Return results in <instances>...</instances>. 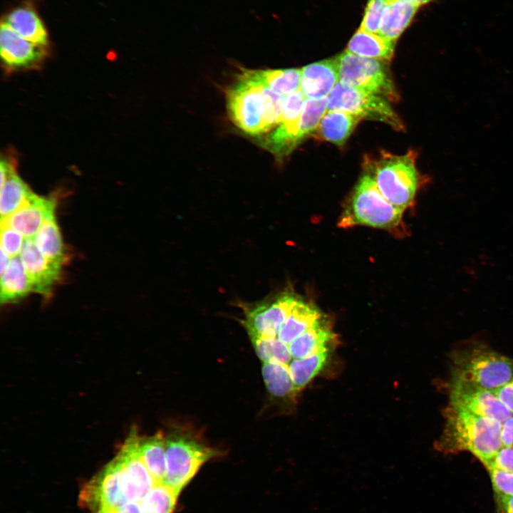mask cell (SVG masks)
I'll list each match as a JSON object with an SVG mask.
<instances>
[{"label": "cell", "mask_w": 513, "mask_h": 513, "mask_svg": "<svg viewBox=\"0 0 513 513\" xmlns=\"http://www.w3.org/2000/svg\"><path fill=\"white\" fill-rule=\"evenodd\" d=\"M33 192L16 174L14 167L4 182L1 185L0 213L1 219H6L21 208L33 195Z\"/></svg>", "instance_id": "cell-26"}, {"label": "cell", "mask_w": 513, "mask_h": 513, "mask_svg": "<svg viewBox=\"0 0 513 513\" xmlns=\"http://www.w3.org/2000/svg\"><path fill=\"white\" fill-rule=\"evenodd\" d=\"M19 257L31 283L33 291L48 295L58 280L61 264L46 259L32 239H26Z\"/></svg>", "instance_id": "cell-13"}, {"label": "cell", "mask_w": 513, "mask_h": 513, "mask_svg": "<svg viewBox=\"0 0 513 513\" xmlns=\"http://www.w3.org/2000/svg\"><path fill=\"white\" fill-rule=\"evenodd\" d=\"M120 465L116 457L81 490V504L93 513H113L128 502L121 488Z\"/></svg>", "instance_id": "cell-10"}, {"label": "cell", "mask_w": 513, "mask_h": 513, "mask_svg": "<svg viewBox=\"0 0 513 513\" xmlns=\"http://www.w3.org/2000/svg\"><path fill=\"white\" fill-rule=\"evenodd\" d=\"M328 111H343L362 119L379 121L402 130L404 125L388 100L378 95L351 88L338 82L327 96Z\"/></svg>", "instance_id": "cell-8"}, {"label": "cell", "mask_w": 513, "mask_h": 513, "mask_svg": "<svg viewBox=\"0 0 513 513\" xmlns=\"http://www.w3.org/2000/svg\"><path fill=\"white\" fill-rule=\"evenodd\" d=\"M139 439L136 428H132L115 456L120 468L121 488L127 502H140L157 484L140 457Z\"/></svg>", "instance_id": "cell-9"}, {"label": "cell", "mask_w": 513, "mask_h": 513, "mask_svg": "<svg viewBox=\"0 0 513 513\" xmlns=\"http://www.w3.org/2000/svg\"><path fill=\"white\" fill-rule=\"evenodd\" d=\"M24 243V236L21 233L1 221V250L12 259L20 254Z\"/></svg>", "instance_id": "cell-34"}, {"label": "cell", "mask_w": 513, "mask_h": 513, "mask_svg": "<svg viewBox=\"0 0 513 513\" xmlns=\"http://www.w3.org/2000/svg\"><path fill=\"white\" fill-rule=\"evenodd\" d=\"M338 81L337 58L326 59L301 68L300 90L306 98H326Z\"/></svg>", "instance_id": "cell-16"}, {"label": "cell", "mask_w": 513, "mask_h": 513, "mask_svg": "<svg viewBox=\"0 0 513 513\" xmlns=\"http://www.w3.org/2000/svg\"><path fill=\"white\" fill-rule=\"evenodd\" d=\"M259 79L269 88L283 95H289L301 87V69L254 70Z\"/></svg>", "instance_id": "cell-29"}, {"label": "cell", "mask_w": 513, "mask_h": 513, "mask_svg": "<svg viewBox=\"0 0 513 513\" xmlns=\"http://www.w3.org/2000/svg\"><path fill=\"white\" fill-rule=\"evenodd\" d=\"M445 423L437 444L448 452L468 451L487 468L503 447L502 424L449 404L445 410Z\"/></svg>", "instance_id": "cell-1"}, {"label": "cell", "mask_w": 513, "mask_h": 513, "mask_svg": "<svg viewBox=\"0 0 513 513\" xmlns=\"http://www.w3.org/2000/svg\"><path fill=\"white\" fill-rule=\"evenodd\" d=\"M449 393L450 405L501 424L512 415L492 390L475 383L451 378Z\"/></svg>", "instance_id": "cell-11"}, {"label": "cell", "mask_w": 513, "mask_h": 513, "mask_svg": "<svg viewBox=\"0 0 513 513\" xmlns=\"http://www.w3.org/2000/svg\"><path fill=\"white\" fill-rule=\"evenodd\" d=\"M501 513H513V496L497 494Z\"/></svg>", "instance_id": "cell-39"}, {"label": "cell", "mask_w": 513, "mask_h": 513, "mask_svg": "<svg viewBox=\"0 0 513 513\" xmlns=\"http://www.w3.org/2000/svg\"><path fill=\"white\" fill-rule=\"evenodd\" d=\"M261 373L266 388L274 399L291 398L296 393L287 365L279 362L264 363Z\"/></svg>", "instance_id": "cell-27"}, {"label": "cell", "mask_w": 513, "mask_h": 513, "mask_svg": "<svg viewBox=\"0 0 513 513\" xmlns=\"http://www.w3.org/2000/svg\"><path fill=\"white\" fill-rule=\"evenodd\" d=\"M56 202L51 197L35 193L17 211L8 218L1 219L21 233L26 239H32L43 221L55 213Z\"/></svg>", "instance_id": "cell-15"}, {"label": "cell", "mask_w": 513, "mask_h": 513, "mask_svg": "<svg viewBox=\"0 0 513 513\" xmlns=\"http://www.w3.org/2000/svg\"><path fill=\"white\" fill-rule=\"evenodd\" d=\"M412 1H414V2H415V3H417V4H419L420 6H421V5L428 4V3H429L430 1H432V0H412Z\"/></svg>", "instance_id": "cell-42"}, {"label": "cell", "mask_w": 513, "mask_h": 513, "mask_svg": "<svg viewBox=\"0 0 513 513\" xmlns=\"http://www.w3.org/2000/svg\"><path fill=\"white\" fill-rule=\"evenodd\" d=\"M487 469L496 494L513 496V473L494 466Z\"/></svg>", "instance_id": "cell-35"}, {"label": "cell", "mask_w": 513, "mask_h": 513, "mask_svg": "<svg viewBox=\"0 0 513 513\" xmlns=\"http://www.w3.org/2000/svg\"><path fill=\"white\" fill-rule=\"evenodd\" d=\"M33 242L48 260L61 265L66 261V251L55 213L50 214L43 221L33 237Z\"/></svg>", "instance_id": "cell-24"}, {"label": "cell", "mask_w": 513, "mask_h": 513, "mask_svg": "<svg viewBox=\"0 0 513 513\" xmlns=\"http://www.w3.org/2000/svg\"><path fill=\"white\" fill-rule=\"evenodd\" d=\"M452 378L475 383L489 390L513 380V358L484 343H472L450 355Z\"/></svg>", "instance_id": "cell-2"}, {"label": "cell", "mask_w": 513, "mask_h": 513, "mask_svg": "<svg viewBox=\"0 0 513 513\" xmlns=\"http://www.w3.org/2000/svg\"><path fill=\"white\" fill-rule=\"evenodd\" d=\"M333 337V334L329 326L320 319L314 326L288 345L292 359L306 358L328 348L327 346Z\"/></svg>", "instance_id": "cell-25"}, {"label": "cell", "mask_w": 513, "mask_h": 513, "mask_svg": "<svg viewBox=\"0 0 513 513\" xmlns=\"http://www.w3.org/2000/svg\"><path fill=\"white\" fill-rule=\"evenodd\" d=\"M395 41L358 28L348 43L346 51L373 59L390 61L394 54Z\"/></svg>", "instance_id": "cell-20"}, {"label": "cell", "mask_w": 513, "mask_h": 513, "mask_svg": "<svg viewBox=\"0 0 513 513\" xmlns=\"http://www.w3.org/2000/svg\"><path fill=\"white\" fill-rule=\"evenodd\" d=\"M420 6L412 0L389 1L378 34L395 41L410 24Z\"/></svg>", "instance_id": "cell-18"}, {"label": "cell", "mask_w": 513, "mask_h": 513, "mask_svg": "<svg viewBox=\"0 0 513 513\" xmlns=\"http://www.w3.org/2000/svg\"><path fill=\"white\" fill-rule=\"evenodd\" d=\"M490 466L513 473V447H502L489 467Z\"/></svg>", "instance_id": "cell-36"}, {"label": "cell", "mask_w": 513, "mask_h": 513, "mask_svg": "<svg viewBox=\"0 0 513 513\" xmlns=\"http://www.w3.org/2000/svg\"><path fill=\"white\" fill-rule=\"evenodd\" d=\"M362 118L343 111H328L321 118L315 131L316 136L323 140L341 146Z\"/></svg>", "instance_id": "cell-19"}, {"label": "cell", "mask_w": 513, "mask_h": 513, "mask_svg": "<svg viewBox=\"0 0 513 513\" xmlns=\"http://www.w3.org/2000/svg\"><path fill=\"white\" fill-rule=\"evenodd\" d=\"M0 52L1 60L10 68L32 66L42 61L46 47L28 41L4 24L0 30Z\"/></svg>", "instance_id": "cell-14"}, {"label": "cell", "mask_w": 513, "mask_h": 513, "mask_svg": "<svg viewBox=\"0 0 513 513\" xmlns=\"http://www.w3.org/2000/svg\"><path fill=\"white\" fill-rule=\"evenodd\" d=\"M11 258L7 255L3 250L1 249V275L4 272L7 268Z\"/></svg>", "instance_id": "cell-41"}, {"label": "cell", "mask_w": 513, "mask_h": 513, "mask_svg": "<svg viewBox=\"0 0 513 513\" xmlns=\"http://www.w3.org/2000/svg\"><path fill=\"white\" fill-rule=\"evenodd\" d=\"M327 105V97L306 99L299 117L301 140L315 133L321 118L326 113Z\"/></svg>", "instance_id": "cell-32"}, {"label": "cell", "mask_w": 513, "mask_h": 513, "mask_svg": "<svg viewBox=\"0 0 513 513\" xmlns=\"http://www.w3.org/2000/svg\"><path fill=\"white\" fill-rule=\"evenodd\" d=\"M31 291L33 287L20 257L12 258L1 275V303L17 302Z\"/></svg>", "instance_id": "cell-22"}, {"label": "cell", "mask_w": 513, "mask_h": 513, "mask_svg": "<svg viewBox=\"0 0 513 513\" xmlns=\"http://www.w3.org/2000/svg\"><path fill=\"white\" fill-rule=\"evenodd\" d=\"M388 4V0H368L359 29L378 34Z\"/></svg>", "instance_id": "cell-33"}, {"label": "cell", "mask_w": 513, "mask_h": 513, "mask_svg": "<svg viewBox=\"0 0 513 513\" xmlns=\"http://www.w3.org/2000/svg\"><path fill=\"white\" fill-rule=\"evenodd\" d=\"M219 451L204 444L194 434L174 430L166 435V473L164 484L178 497L206 462Z\"/></svg>", "instance_id": "cell-5"}, {"label": "cell", "mask_w": 513, "mask_h": 513, "mask_svg": "<svg viewBox=\"0 0 513 513\" xmlns=\"http://www.w3.org/2000/svg\"><path fill=\"white\" fill-rule=\"evenodd\" d=\"M297 301L295 296L285 293L274 301L246 308L243 323L250 338L277 336Z\"/></svg>", "instance_id": "cell-12"}, {"label": "cell", "mask_w": 513, "mask_h": 513, "mask_svg": "<svg viewBox=\"0 0 513 513\" xmlns=\"http://www.w3.org/2000/svg\"><path fill=\"white\" fill-rule=\"evenodd\" d=\"M370 175L384 197L395 207L405 210L413 205L423 177L416 167V153L401 155L382 152L368 165Z\"/></svg>", "instance_id": "cell-3"}, {"label": "cell", "mask_w": 513, "mask_h": 513, "mask_svg": "<svg viewBox=\"0 0 513 513\" xmlns=\"http://www.w3.org/2000/svg\"><path fill=\"white\" fill-rule=\"evenodd\" d=\"M404 210L388 202L368 175H363L342 213L338 226L343 228L363 225L393 229L402 222Z\"/></svg>", "instance_id": "cell-4"}, {"label": "cell", "mask_w": 513, "mask_h": 513, "mask_svg": "<svg viewBox=\"0 0 513 513\" xmlns=\"http://www.w3.org/2000/svg\"><path fill=\"white\" fill-rule=\"evenodd\" d=\"M328 354L326 348L306 358L291 361L288 366L296 392L303 389L323 368Z\"/></svg>", "instance_id": "cell-28"}, {"label": "cell", "mask_w": 513, "mask_h": 513, "mask_svg": "<svg viewBox=\"0 0 513 513\" xmlns=\"http://www.w3.org/2000/svg\"><path fill=\"white\" fill-rule=\"evenodd\" d=\"M321 319L319 310L313 304L299 300L280 328L277 338L289 345Z\"/></svg>", "instance_id": "cell-21"}, {"label": "cell", "mask_w": 513, "mask_h": 513, "mask_svg": "<svg viewBox=\"0 0 513 513\" xmlns=\"http://www.w3.org/2000/svg\"><path fill=\"white\" fill-rule=\"evenodd\" d=\"M501 440L503 447H513V414L502 424Z\"/></svg>", "instance_id": "cell-38"}, {"label": "cell", "mask_w": 513, "mask_h": 513, "mask_svg": "<svg viewBox=\"0 0 513 513\" xmlns=\"http://www.w3.org/2000/svg\"><path fill=\"white\" fill-rule=\"evenodd\" d=\"M264 85L254 70H244L227 90V105L233 123L252 137L266 134L264 120Z\"/></svg>", "instance_id": "cell-6"}, {"label": "cell", "mask_w": 513, "mask_h": 513, "mask_svg": "<svg viewBox=\"0 0 513 513\" xmlns=\"http://www.w3.org/2000/svg\"><path fill=\"white\" fill-rule=\"evenodd\" d=\"M140 457L157 484L164 483L166 473V435L161 431L139 439Z\"/></svg>", "instance_id": "cell-23"}, {"label": "cell", "mask_w": 513, "mask_h": 513, "mask_svg": "<svg viewBox=\"0 0 513 513\" xmlns=\"http://www.w3.org/2000/svg\"><path fill=\"white\" fill-rule=\"evenodd\" d=\"M24 38L46 47L48 33L37 12L28 5L19 6L3 19L2 22Z\"/></svg>", "instance_id": "cell-17"}, {"label": "cell", "mask_w": 513, "mask_h": 513, "mask_svg": "<svg viewBox=\"0 0 513 513\" xmlns=\"http://www.w3.org/2000/svg\"><path fill=\"white\" fill-rule=\"evenodd\" d=\"M388 1H393V0H388Z\"/></svg>", "instance_id": "cell-43"}, {"label": "cell", "mask_w": 513, "mask_h": 513, "mask_svg": "<svg viewBox=\"0 0 513 513\" xmlns=\"http://www.w3.org/2000/svg\"><path fill=\"white\" fill-rule=\"evenodd\" d=\"M177 496L164 483L156 484L142 499L144 513H172Z\"/></svg>", "instance_id": "cell-30"}, {"label": "cell", "mask_w": 513, "mask_h": 513, "mask_svg": "<svg viewBox=\"0 0 513 513\" xmlns=\"http://www.w3.org/2000/svg\"><path fill=\"white\" fill-rule=\"evenodd\" d=\"M251 341L257 356L263 363L279 362L289 366L293 360L289 346L277 336L252 338Z\"/></svg>", "instance_id": "cell-31"}, {"label": "cell", "mask_w": 513, "mask_h": 513, "mask_svg": "<svg viewBox=\"0 0 513 513\" xmlns=\"http://www.w3.org/2000/svg\"><path fill=\"white\" fill-rule=\"evenodd\" d=\"M336 58L339 82L342 84L378 95L388 100H398L386 61L361 57L346 51Z\"/></svg>", "instance_id": "cell-7"}, {"label": "cell", "mask_w": 513, "mask_h": 513, "mask_svg": "<svg viewBox=\"0 0 513 513\" xmlns=\"http://www.w3.org/2000/svg\"><path fill=\"white\" fill-rule=\"evenodd\" d=\"M492 391L513 414V380Z\"/></svg>", "instance_id": "cell-37"}, {"label": "cell", "mask_w": 513, "mask_h": 513, "mask_svg": "<svg viewBox=\"0 0 513 513\" xmlns=\"http://www.w3.org/2000/svg\"><path fill=\"white\" fill-rule=\"evenodd\" d=\"M113 513H144L140 502H128L118 508Z\"/></svg>", "instance_id": "cell-40"}]
</instances>
